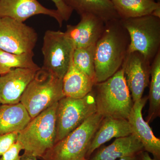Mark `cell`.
<instances>
[{"label":"cell","mask_w":160,"mask_h":160,"mask_svg":"<svg viewBox=\"0 0 160 160\" xmlns=\"http://www.w3.org/2000/svg\"><path fill=\"white\" fill-rule=\"evenodd\" d=\"M104 118L97 112L55 144L42 158L43 160H82L93 136Z\"/></svg>","instance_id":"5b68a950"},{"label":"cell","mask_w":160,"mask_h":160,"mask_svg":"<svg viewBox=\"0 0 160 160\" xmlns=\"http://www.w3.org/2000/svg\"><path fill=\"white\" fill-rule=\"evenodd\" d=\"M18 132L0 134V157L17 141Z\"/></svg>","instance_id":"cb8c5ba5"},{"label":"cell","mask_w":160,"mask_h":160,"mask_svg":"<svg viewBox=\"0 0 160 160\" xmlns=\"http://www.w3.org/2000/svg\"><path fill=\"white\" fill-rule=\"evenodd\" d=\"M0 104H1V103H0Z\"/></svg>","instance_id":"4dcf8cb0"},{"label":"cell","mask_w":160,"mask_h":160,"mask_svg":"<svg viewBox=\"0 0 160 160\" xmlns=\"http://www.w3.org/2000/svg\"><path fill=\"white\" fill-rule=\"evenodd\" d=\"M74 49L65 32L47 30L43 37L42 68L62 79L69 69Z\"/></svg>","instance_id":"ba28073f"},{"label":"cell","mask_w":160,"mask_h":160,"mask_svg":"<svg viewBox=\"0 0 160 160\" xmlns=\"http://www.w3.org/2000/svg\"><path fill=\"white\" fill-rule=\"evenodd\" d=\"M139 160H158L156 159H152L150 157L149 154V152L145 150L141 152L138 154Z\"/></svg>","instance_id":"4316f807"},{"label":"cell","mask_w":160,"mask_h":160,"mask_svg":"<svg viewBox=\"0 0 160 160\" xmlns=\"http://www.w3.org/2000/svg\"><path fill=\"white\" fill-rule=\"evenodd\" d=\"M52 1L56 7L57 10L59 12L60 15L62 18L63 21L67 22L69 19L73 10L67 6L64 3L63 0H51Z\"/></svg>","instance_id":"484cf974"},{"label":"cell","mask_w":160,"mask_h":160,"mask_svg":"<svg viewBox=\"0 0 160 160\" xmlns=\"http://www.w3.org/2000/svg\"><path fill=\"white\" fill-rule=\"evenodd\" d=\"M120 19L153 15L160 9L159 2L155 0H111Z\"/></svg>","instance_id":"ffe728a7"},{"label":"cell","mask_w":160,"mask_h":160,"mask_svg":"<svg viewBox=\"0 0 160 160\" xmlns=\"http://www.w3.org/2000/svg\"><path fill=\"white\" fill-rule=\"evenodd\" d=\"M34 52L15 54L0 49V75L5 74L16 68L39 69L33 61Z\"/></svg>","instance_id":"7402d4cb"},{"label":"cell","mask_w":160,"mask_h":160,"mask_svg":"<svg viewBox=\"0 0 160 160\" xmlns=\"http://www.w3.org/2000/svg\"><path fill=\"white\" fill-rule=\"evenodd\" d=\"M58 103L32 119L18 132L17 141L23 146L25 152L42 158L54 146L56 139Z\"/></svg>","instance_id":"3957f363"},{"label":"cell","mask_w":160,"mask_h":160,"mask_svg":"<svg viewBox=\"0 0 160 160\" xmlns=\"http://www.w3.org/2000/svg\"><path fill=\"white\" fill-rule=\"evenodd\" d=\"M38 35L33 28L9 17H0V49L22 54L33 52Z\"/></svg>","instance_id":"9c48e42d"},{"label":"cell","mask_w":160,"mask_h":160,"mask_svg":"<svg viewBox=\"0 0 160 160\" xmlns=\"http://www.w3.org/2000/svg\"><path fill=\"white\" fill-rule=\"evenodd\" d=\"M120 20L130 38L128 53L138 52L151 63L160 51V18L149 15Z\"/></svg>","instance_id":"8992f818"},{"label":"cell","mask_w":160,"mask_h":160,"mask_svg":"<svg viewBox=\"0 0 160 160\" xmlns=\"http://www.w3.org/2000/svg\"><path fill=\"white\" fill-rule=\"evenodd\" d=\"M151 82L148 99L149 106L146 122H151L160 115V51L158 52L150 65Z\"/></svg>","instance_id":"44dd1931"},{"label":"cell","mask_w":160,"mask_h":160,"mask_svg":"<svg viewBox=\"0 0 160 160\" xmlns=\"http://www.w3.org/2000/svg\"><path fill=\"white\" fill-rule=\"evenodd\" d=\"M22 150H23V146L17 141L9 150L0 157V160H20L21 156L19 154Z\"/></svg>","instance_id":"d4e9b609"},{"label":"cell","mask_w":160,"mask_h":160,"mask_svg":"<svg viewBox=\"0 0 160 160\" xmlns=\"http://www.w3.org/2000/svg\"><path fill=\"white\" fill-rule=\"evenodd\" d=\"M97 112L93 89L81 98L64 97L61 99L58 102L57 108L56 143L62 139Z\"/></svg>","instance_id":"52a82bcc"},{"label":"cell","mask_w":160,"mask_h":160,"mask_svg":"<svg viewBox=\"0 0 160 160\" xmlns=\"http://www.w3.org/2000/svg\"><path fill=\"white\" fill-rule=\"evenodd\" d=\"M132 134L128 120L105 118L93 136L86 154L89 157L97 149L113 138L125 137Z\"/></svg>","instance_id":"9a60e30c"},{"label":"cell","mask_w":160,"mask_h":160,"mask_svg":"<svg viewBox=\"0 0 160 160\" xmlns=\"http://www.w3.org/2000/svg\"><path fill=\"white\" fill-rule=\"evenodd\" d=\"M95 45L73 50L72 60L75 66L95 82Z\"/></svg>","instance_id":"603a6c76"},{"label":"cell","mask_w":160,"mask_h":160,"mask_svg":"<svg viewBox=\"0 0 160 160\" xmlns=\"http://www.w3.org/2000/svg\"><path fill=\"white\" fill-rule=\"evenodd\" d=\"M119 160H139L138 154L135 155L130 156L124 157L121 158Z\"/></svg>","instance_id":"f1b7e54d"},{"label":"cell","mask_w":160,"mask_h":160,"mask_svg":"<svg viewBox=\"0 0 160 160\" xmlns=\"http://www.w3.org/2000/svg\"><path fill=\"white\" fill-rule=\"evenodd\" d=\"M49 16L57 21L60 27L64 22L57 9H48L38 0H0V17H9L24 22L36 15Z\"/></svg>","instance_id":"7c38bea8"},{"label":"cell","mask_w":160,"mask_h":160,"mask_svg":"<svg viewBox=\"0 0 160 160\" xmlns=\"http://www.w3.org/2000/svg\"><path fill=\"white\" fill-rule=\"evenodd\" d=\"M148 100V97L142 98L133 102L128 121L134 135L142 144L144 150L150 152L154 158L159 160L160 139L155 136L149 123L143 119L142 110Z\"/></svg>","instance_id":"5bb4252c"},{"label":"cell","mask_w":160,"mask_h":160,"mask_svg":"<svg viewBox=\"0 0 160 160\" xmlns=\"http://www.w3.org/2000/svg\"><path fill=\"white\" fill-rule=\"evenodd\" d=\"M94 87L98 113L104 118L128 120L133 102L126 84L122 65L112 76L96 83Z\"/></svg>","instance_id":"7a4b0ae2"},{"label":"cell","mask_w":160,"mask_h":160,"mask_svg":"<svg viewBox=\"0 0 160 160\" xmlns=\"http://www.w3.org/2000/svg\"><path fill=\"white\" fill-rule=\"evenodd\" d=\"M20 160H37V158L30 153L24 152L22 155L21 156Z\"/></svg>","instance_id":"83f0119b"},{"label":"cell","mask_w":160,"mask_h":160,"mask_svg":"<svg viewBox=\"0 0 160 160\" xmlns=\"http://www.w3.org/2000/svg\"><path fill=\"white\" fill-rule=\"evenodd\" d=\"M39 69L16 68L0 75L1 104L20 102L22 95Z\"/></svg>","instance_id":"4fadbf2b"},{"label":"cell","mask_w":160,"mask_h":160,"mask_svg":"<svg viewBox=\"0 0 160 160\" xmlns=\"http://www.w3.org/2000/svg\"><path fill=\"white\" fill-rule=\"evenodd\" d=\"M95 84L93 80L75 66L72 56L69 69L62 79L65 97L73 98L84 97L91 92Z\"/></svg>","instance_id":"e0dca14e"},{"label":"cell","mask_w":160,"mask_h":160,"mask_svg":"<svg viewBox=\"0 0 160 160\" xmlns=\"http://www.w3.org/2000/svg\"><path fill=\"white\" fill-rule=\"evenodd\" d=\"M76 25H67L65 32L74 49L84 48L95 45L105 29L106 23L96 16L84 14Z\"/></svg>","instance_id":"8fae6325"},{"label":"cell","mask_w":160,"mask_h":160,"mask_svg":"<svg viewBox=\"0 0 160 160\" xmlns=\"http://www.w3.org/2000/svg\"><path fill=\"white\" fill-rule=\"evenodd\" d=\"M32 118L21 102L0 105V134L19 132Z\"/></svg>","instance_id":"ac0fdd59"},{"label":"cell","mask_w":160,"mask_h":160,"mask_svg":"<svg viewBox=\"0 0 160 160\" xmlns=\"http://www.w3.org/2000/svg\"><path fill=\"white\" fill-rule=\"evenodd\" d=\"M151 63L138 52L128 53L124 61V77L133 102L142 98L149 86Z\"/></svg>","instance_id":"30bf717a"},{"label":"cell","mask_w":160,"mask_h":160,"mask_svg":"<svg viewBox=\"0 0 160 160\" xmlns=\"http://www.w3.org/2000/svg\"><path fill=\"white\" fill-rule=\"evenodd\" d=\"M64 97L62 79L41 68L26 87L20 102L32 119Z\"/></svg>","instance_id":"277c9868"},{"label":"cell","mask_w":160,"mask_h":160,"mask_svg":"<svg viewBox=\"0 0 160 160\" xmlns=\"http://www.w3.org/2000/svg\"><path fill=\"white\" fill-rule=\"evenodd\" d=\"M82 160H87V159H86V158H85V159H83Z\"/></svg>","instance_id":"f546056e"},{"label":"cell","mask_w":160,"mask_h":160,"mask_svg":"<svg viewBox=\"0 0 160 160\" xmlns=\"http://www.w3.org/2000/svg\"><path fill=\"white\" fill-rule=\"evenodd\" d=\"M144 150L142 143L133 134L117 138L109 146L100 149L90 160H116L139 154Z\"/></svg>","instance_id":"2e32d148"},{"label":"cell","mask_w":160,"mask_h":160,"mask_svg":"<svg viewBox=\"0 0 160 160\" xmlns=\"http://www.w3.org/2000/svg\"><path fill=\"white\" fill-rule=\"evenodd\" d=\"M67 6L80 16L92 14L105 23L120 19L111 0H63Z\"/></svg>","instance_id":"d6986e66"},{"label":"cell","mask_w":160,"mask_h":160,"mask_svg":"<svg viewBox=\"0 0 160 160\" xmlns=\"http://www.w3.org/2000/svg\"><path fill=\"white\" fill-rule=\"evenodd\" d=\"M130 38L120 19L106 23L95 44L94 67L96 83L111 77L121 68L128 54Z\"/></svg>","instance_id":"6da1fadb"}]
</instances>
